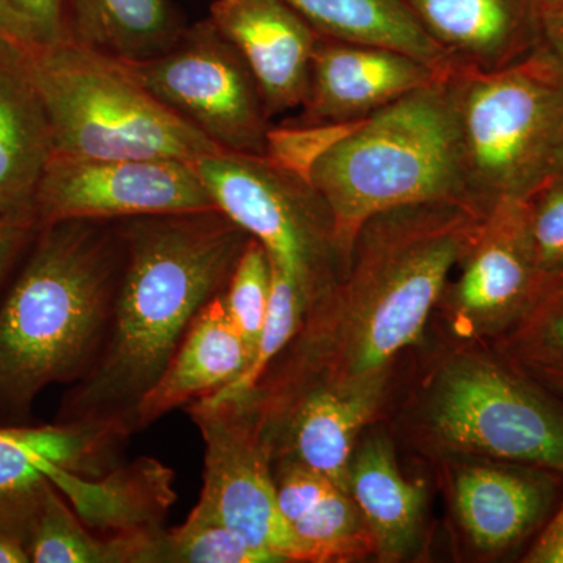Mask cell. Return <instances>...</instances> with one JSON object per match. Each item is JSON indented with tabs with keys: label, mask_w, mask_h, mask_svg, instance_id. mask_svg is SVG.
I'll list each match as a JSON object with an SVG mask.
<instances>
[{
	"label": "cell",
	"mask_w": 563,
	"mask_h": 563,
	"mask_svg": "<svg viewBox=\"0 0 563 563\" xmlns=\"http://www.w3.org/2000/svg\"><path fill=\"white\" fill-rule=\"evenodd\" d=\"M485 214L463 203L424 202L369 218L352 240L342 276L309 303L287 361L258 391L390 380L395 362L424 333Z\"/></svg>",
	"instance_id": "cell-1"
},
{
	"label": "cell",
	"mask_w": 563,
	"mask_h": 563,
	"mask_svg": "<svg viewBox=\"0 0 563 563\" xmlns=\"http://www.w3.org/2000/svg\"><path fill=\"white\" fill-rule=\"evenodd\" d=\"M106 339L70 393L68 420L132 432L141 399L161 379L192 320L224 291L251 239L220 210L131 218Z\"/></svg>",
	"instance_id": "cell-2"
},
{
	"label": "cell",
	"mask_w": 563,
	"mask_h": 563,
	"mask_svg": "<svg viewBox=\"0 0 563 563\" xmlns=\"http://www.w3.org/2000/svg\"><path fill=\"white\" fill-rule=\"evenodd\" d=\"M103 221L43 225L0 309V402L24 410L43 388L81 379L101 351L120 282L121 233Z\"/></svg>",
	"instance_id": "cell-3"
},
{
	"label": "cell",
	"mask_w": 563,
	"mask_h": 563,
	"mask_svg": "<svg viewBox=\"0 0 563 563\" xmlns=\"http://www.w3.org/2000/svg\"><path fill=\"white\" fill-rule=\"evenodd\" d=\"M453 66L432 84L344 129L303 166L331 210L344 266L355 233L374 214L424 202L476 209L463 176Z\"/></svg>",
	"instance_id": "cell-4"
},
{
	"label": "cell",
	"mask_w": 563,
	"mask_h": 563,
	"mask_svg": "<svg viewBox=\"0 0 563 563\" xmlns=\"http://www.w3.org/2000/svg\"><path fill=\"white\" fill-rule=\"evenodd\" d=\"M20 52L49 118L54 154L196 163L222 151L109 52L73 36Z\"/></svg>",
	"instance_id": "cell-5"
},
{
	"label": "cell",
	"mask_w": 563,
	"mask_h": 563,
	"mask_svg": "<svg viewBox=\"0 0 563 563\" xmlns=\"http://www.w3.org/2000/svg\"><path fill=\"white\" fill-rule=\"evenodd\" d=\"M413 410V431L435 453L563 474L562 399L483 343L448 352Z\"/></svg>",
	"instance_id": "cell-6"
},
{
	"label": "cell",
	"mask_w": 563,
	"mask_h": 563,
	"mask_svg": "<svg viewBox=\"0 0 563 563\" xmlns=\"http://www.w3.org/2000/svg\"><path fill=\"white\" fill-rule=\"evenodd\" d=\"M451 80L470 201L484 213L501 201H528L559 173L561 66L540 46L498 70L454 63Z\"/></svg>",
	"instance_id": "cell-7"
},
{
	"label": "cell",
	"mask_w": 563,
	"mask_h": 563,
	"mask_svg": "<svg viewBox=\"0 0 563 563\" xmlns=\"http://www.w3.org/2000/svg\"><path fill=\"white\" fill-rule=\"evenodd\" d=\"M196 168L218 210L262 243L309 303L339 280L344 262L332 213L302 168L273 154L225 151Z\"/></svg>",
	"instance_id": "cell-8"
},
{
	"label": "cell",
	"mask_w": 563,
	"mask_h": 563,
	"mask_svg": "<svg viewBox=\"0 0 563 563\" xmlns=\"http://www.w3.org/2000/svg\"><path fill=\"white\" fill-rule=\"evenodd\" d=\"M122 62L155 99L220 150L251 155L272 152V118L257 81L210 18L185 25L176 43L162 54Z\"/></svg>",
	"instance_id": "cell-9"
},
{
	"label": "cell",
	"mask_w": 563,
	"mask_h": 563,
	"mask_svg": "<svg viewBox=\"0 0 563 563\" xmlns=\"http://www.w3.org/2000/svg\"><path fill=\"white\" fill-rule=\"evenodd\" d=\"M192 421L206 442L199 503L221 523L280 562H306L301 544L282 517L273 451L246 398L191 402Z\"/></svg>",
	"instance_id": "cell-10"
},
{
	"label": "cell",
	"mask_w": 563,
	"mask_h": 563,
	"mask_svg": "<svg viewBox=\"0 0 563 563\" xmlns=\"http://www.w3.org/2000/svg\"><path fill=\"white\" fill-rule=\"evenodd\" d=\"M218 210L196 163L52 155L36 195V228Z\"/></svg>",
	"instance_id": "cell-11"
},
{
	"label": "cell",
	"mask_w": 563,
	"mask_h": 563,
	"mask_svg": "<svg viewBox=\"0 0 563 563\" xmlns=\"http://www.w3.org/2000/svg\"><path fill=\"white\" fill-rule=\"evenodd\" d=\"M448 282L435 310L461 344L496 342L536 301L540 268L526 201L495 203Z\"/></svg>",
	"instance_id": "cell-12"
},
{
	"label": "cell",
	"mask_w": 563,
	"mask_h": 563,
	"mask_svg": "<svg viewBox=\"0 0 563 563\" xmlns=\"http://www.w3.org/2000/svg\"><path fill=\"white\" fill-rule=\"evenodd\" d=\"M388 379L313 385L279 396L247 395L274 459L290 457L350 493V463L365 426L388 395Z\"/></svg>",
	"instance_id": "cell-13"
},
{
	"label": "cell",
	"mask_w": 563,
	"mask_h": 563,
	"mask_svg": "<svg viewBox=\"0 0 563 563\" xmlns=\"http://www.w3.org/2000/svg\"><path fill=\"white\" fill-rule=\"evenodd\" d=\"M451 66L439 68L391 47L320 35L309 88L292 129L350 128L432 84Z\"/></svg>",
	"instance_id": "cell-14"
},
{
	"label": "cell",
	"mask_w": 563,
	"mask_h": 563,
	"mask_svg": "<svg viewBox=\"0 0 563 563\" xmlns=\"http://www.w3.org/2000/svg\"><path fill=\"white\" fill-rule=\"evenodd\" d=\"M125 435L113 422L88 420L0 428V526L20 536L27 547L49 473L63 470L91 479L106 476Z\"/></svg>",
	"instance_id": "cell-15"
},
{
	"label": "cell",
	"mask_w": 563,
	"mask_h": 563,
	"mask_svg": "<svg viewBox=\"0 0 563 563\" xmlns=\"http://www.w3.org/2000/svg\"><path fill=\"white\" fill-rule=\"evenodd\" d=\"M210 21L250 66L269 118L301 109L320 33L282 0H213Z\"/></svg>",
	"instance_id": "cell-16"
},
{
	"label": "cell",
	"mask_w": 563,
	"mask_h": 563,
	"mask_svg": "<svg viewBox=\"0 0 563 563\" xmlns=\"http://www.w3.org/2000/svg\"><path fill=\"white\" fill-rule=\"evenodd\" d=\"M558 474L483 459L462 466L454 479V509L474 547L504 554L543 528L553 512Z\"/></svg>",
	"instance_id": "cell-17"
},
{
	"label": "cell",
	"mask_w": 563,
	"mask_h": 563,
	"mask_svg": "<svg viewBox=\"0 0 563 563\" xmlns=\"http://www.w3.org/2000/svg\"><path fill=\"white\" fill-rule=\"evenodd\" d=\"M459 65L498 70L540 47L539 0H404Z\"/></svg>",
	"instance_id": "cell-18"
},
{
	"label": "cell",
	"mask_w": 563,
	"mask_h": 563,
	"mask_svg": "<svg viewBox=\"0 0 563 563\" xmlns=\"http://www.w3.org/2000/svg\"><path fill=\"white\" fill-rule=\"evenodd\" d=\"M54 155L49 118L22 63L0 43V214L36 225V195Z\"/></svg>",
	"instance_id": "cell-19"
},
{
	"label": "cell",
	"mask_w": 563,
	"mask_h": 563,
	"mask_svg": "<svg viewBox=\"0 0 563 563\" xmlns=\"http://www.w3.org/2000/svg\"><path fill=\"white\" fill-rule=\"evenodd\" d=\"M282 517L301 544L306 562L376 558V543L350 493L290 457L273 463Z\"/></svg>",
	"instance_id": "cell-20"
},
{
	"label": "cell",
	"mask_w": 563,
	"mask_h": 563,
	"mask_svg": "<svg viewBox=\"0 0 563 563\" xmlns=\"http://www.w3.org/2000/svg\"><path fill=\"white\" fill-rule=\"evenodd\" d=\"M250 358V350L229 317L222 296H214L192 320L161 379L136 406L132 432L190 399L220 390L246 368Z\"/></svg>",
	"instance_id": "cell-21"
},
{
	"label": "cell",
	"mask_w": 563,
	"mask_h": 563,
	"mask_svg": "<svg viewBox=\"0 0 563 563\" xmlns=\"http://www.w3.org/2000/svg\"><path fill=\"white\" fill-rule=\"evenodd\" d=\"M347 485L376 543V558L383 562L409 558L420 542L426 492L404 477L388 437L372 433L358 439Z\"/></svg>",
	"instance_id": "cell-22"
},
{
	"label": "cell",
	"mask_w": 563,
	"mask_h": 563,
	"mask_svg": "<svg viewBox=\"0 0 563 563\" xmlns=\"http://www.w3.org/2000/svg\"><path fill=\"white\" fill-rule=\"evenodd\" d=\"M52 485L68 498L85 525L106 536L161 528L176 499L173 472L152 459L95 479L63 474Z\"/></svg>",
	"instance_id": "cell-23"
},
{
	"label": "cell",
	"mask_w": 563,
	"mask_h": 563,
	"mask_svg": "<svg viewBox=\"0 0 563 563\" xmlns=\"http://www.w3.org/2000/svg\"><path fill=\"white\" fill-rule=\"evenodd\" d=\"M328 38L406 52L439 68L453 65L404 0H282Z\"/></svg>",
	"instance_id": "cell-24"
},
{
	"label": "cell",
	"mask_w": 563,
	"mask_h": 563,
	"mask_svg": "<svg viewBox=\"0 0 563 563\" xmlns=\"http://www.w3.org/2000/svg\"><path fill=\"white\" fill-rule=\"evenodd\" d=\"M184 29L168 0H70V36L122 60L162 54Z\"/></svg>",
	"instance_id": "cell-25"
},
{
	"label": "cell",
	"mask_w": 563,
	"mask_h": 563,
	"mask_svg": "<svg viewBox=\"0 0 563 563\" xmlns=\"http://www.w3.org/2000/svg\"><path fill=\"white\" fill-rule=\"evenodd\" d=\"M155 529L98 537L47 483L29 529L27 553L35 563H140Z\"/></svg>",
	"instance_id": "cell-26"
},
{
	"label": "cell",
	"mask_w": 563,
	"mask_h": 563,
	"mask_svg": "<svg viewBox=\"0 0 563 563\" xmlns=\"http://www.w3.org/2000/svg\"><path fill=\"white\" fill-rule=\"evenodd\" d=\"M146 562L280 563L276 555L236 536L201 504L179 528L154 532Z\"/></svg>",
	"instance_id": "cell-27"
},
{
	"label": "cell",
	"mask_w": 563,
	"mask_h": 563,
	"mask_svg": "<svg viewBox=\"0 0 563 563\" xmlns=\"http://www.w3.org/2000/svg\"><path fill=\"white\" fill-rule=\"evenodd\" d=\"M272 265L268 310H266L261 336L250 363L232 383L199 399L207 402H224L246 398L257 388L273 363L284 354L301 329L309 301L298 285L292 284V280L288 279L273 262Z\"/></svg>",
	"instance_id": "cell-28"
},
{
	"label": "cell",
	"mask_w": 563,
	"mask_h": 563,
	"mask_svg": "<svg viewBox=\"0 0 563 563\" xmlns=\"http://www.w3.org/2000/svg\"><path fill=\"white\" fill-rule=\"evenodd\" d=\"M492 344L515 365H563V269L547 274L525 317Z\"/></svg>",
	"instance_id": "cell-29"
},
{
	"label": "cell",
	"mask_w": 563,
	"mask_h": 563,
	"mask_svg": "<svg viewBox=\"0 0 563 563\" xmlns=\"http://www.w3.org/2000/svg\"><path fill=\"white\" fill-rule=\"evenodd\" d=\"M272 273L268 252L257 240L250 239L236 262L231 279L221 292L225 310L242 333L251 357L257 346L268 310Z\"/></svg>",
	"instance_id": "cell-30"
},
{
	"label": "cell",
	"mask_w": 563,
	"mask_h": 563,
	"mask_svg": "<svg viewBox=\"0 0 563 563\" xmlns=\"http://www.w3.org/2000/svg\"><path fill=\"white\" fill-rule=\"evenodd\" d=\"M529 228L544 274L563 269V174L542 185L526 201Z\"/></svg>",
	"instance_id": "cell-31"
},
{
	"label": "cell",
	"mask_w": 563,
	"mask_h": 563,
	"mask_svg": "<svg viewBox=\"0 0 563 563\" xmlns=\"http://www.w3.org/2000/svg\"><path fill=\"white\" fill-rule=\"evenodd\" d=\"M0 11L21 49L70 36V0H0Z\"/></svg>",
	"instance_id": "cell-32"
},
{
	"label": "cell",
	"mask_w": 563,
	"mask_h": 563,
	"mask_svg": "<svg viewBox=\"0 0 563 563\" xmlns=\"http://www.w3.org/2000/svg\"><path fill=\"white\" fill-rule=\"evenodd\" d=\"M521 562L563 563V501L544 523Z\"/></svg>",
	"instance_id": "cell-33"
},
{
	"label": "cell",
	"mask_w": 563,
	"mask_h": 563,
	"mask_svg": "<svg viewBox=\"0 0 563 563\" xmlns=\"http://www.w3.org/2000/svg\"><path fill=\"white\" fill-rule=\"evenodd\" d=\"M540 46L563 70V0H539Z\"/></svg>",
	"instance_id": "cell-34"
},
{
	"label": "cell",
	"mask_w": 563,
	"mask_h": 563,
	"mask_svg": "<svg viewBox=\"0 0 563 563\" xmlns=\"http://www.w3.org/2000/svg\"><path fill=\"white\" fill-rule=\"evenodd\" d=\"M36 225L0 214V280Z\"/></svg>",
	"instance_id": "cell-35"
},
{
	"label": "cell",
	"mask_w": 563,
	"mask_h": 563,
	"mask_svg": "<svg viewBox=\"0 0 563 563\" xmlns=\"http://www.w3.org/2000/svg\"><path fill=\"white\" fill-rule=\"evenodd\" d=\"M563 401V365H517Z\"/></svg>",
	"instance_id": "cell-36"
},
{
	"label": "cell",
	"mask_w": 563,
	"mask_h": 563,
	"mask_svg": "<svg viewBox=\"0 0 563 563\" xmlns=\"http://www.w3.org/2000/svg\"><path fill=\"white\" fill-rule=\"evenodd\" d=\"M27 547L20 536L0 526V563H27Z\"/></svg>",
	"instance_id": "cell-37"
},
{
	"label": "cell",
	"mask_w": 563,
	"mask_h": 563,
	"mask_svg": "<svg viewBox=\"0 0 563 563\" xmlns=\"http://www.w3.org/2000/svg\"><path fill=\"white\" fill-rule=\"evenodd\" d=\"M0 43L10 44V46L21 49L20 41L14 36L13 31H11L9 22H7L2 11H0Z\"/></svg>",
	"instance_id": "cell-38"
},
{
	"label": "cell",
	"mask_w": 563,
	"mask_h": 563,
	"mask_svg": "<svg viewBox=\"0 0 563 563\" xmlns=\"http://www.w3.org/2000/svg\"><path fill=\"white\" fill-rule=\"evenodd\" d=\"M558 174H563V150H562V154H561V161H559V173Z\"/></svg>",
	"instance_id": "cell-39"
}]
</instances>
